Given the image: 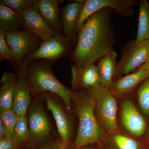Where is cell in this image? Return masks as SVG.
Returning <instances> with one entry per match:
<instances>
[{"label":"cell","mask_w":149,"mask_h":149,"mask_svg":"<svg viewBox=\"0 0 149 149\" xmlns=\"http://www.w3.org/2000/svg\"><path fill=\"white\" fill-rule=\"evenodd\" d=\"M4 37L14 54L16 66L36 50L42 42L37 35L24 30L4 33Z\"/></svg>","instance_id":"cell-8"},{"label":"cell","mask_w":149,"mask_h":149,"mask_svg":"<svg viewBox=\"0 0 149 149\" xmlns=\"http://www.w3.org/2000/svg\"><path fill=\"white\" fill-rule=\"evenodd\" d=\"M31 93L26 77L19 74L15 88L11 107L17 116H27L31 100Z\"/></svg>","instance_id":"cell-14"},{"label":"cell","mask_w":149,"mask_h":149,"mask_svg":"<svg viewBox=\"0 0 149 149\" xmlns=\"http://www.w3.org/2000/svg\"><path fill=\"white\" fill-rule=\"evenodd\" d=\"M82 149H93V148H83Z\"/></svg>","instance_id":"cell-34"},{"label":"cell","mask_w":149,"mask_h":149,"mask_svg":"<svg viewBox=\"0 0 149 149\" xmlns=\"http://www.w3.org/2000/svg\"><path fill=\"white\" fill-rule=\"evenodd\" d=\"M138 101L141 110L144 114L149 115V77L140 85L137 92Z\"/></svg>","instance_id":"cell-25"},{"label":"cell","mask_w":149,"mask_h":149,"mask_svg":"<svg viewBox=\"0 0 149 149\" xmlns=\"http://www.w3.org/2000/svg\"><path fill=\"white\" fill-rule=\"evenodd\" d=\"M77 41V35H61L43 41L36 50L24 58L19 64V74L25 75L28 64L34 61L44 60L52 63L62 58H70Z\"/></svg>","instance_id":"cell-4"},{"label":"cell","mask_w":149,"mask_h":149,"mask_svg":"<svg viewBox=\"0 0 149 149\" xmlns=\"http://www.w3.org/2000/svg\"><path fill=\"white\" fill-rule=\"evenodd\" d=\"M117 56L116 52L112 50L99 60L97 65L101 84L109 89L111 88L116 72Z\"/></svg>","instance_id":"cell-18"},{"label":"cell","mask_w":149,"mask_h":149,"mask_svg":"<svg viewBox=\"0 0 149 149\" xmlns=\"http://www.w3.org/2000/svg\"><path fill=\"white\" fill-rule=\"evenodd\" d=\"M63 1L62 0H37L35 5L45 22L61 34L63 29L59 6Z\"/></svg>","instance_id":"cell-17"},{"label":"cell","mask_w":149,"mask_h":149,"mask_svg":"<svg viewBox=\"0 0 149 149\" xmlns=\"http://www.w3.org/2000/svg\"><path fill=\"white\" fill-rule=\"evenodd\" d=\"M85 0L74 1L66 4L61 12V19L63 35H77V22L83 9Z\"/></svg>","instance_id":"cell-15"},{"label":"cell","mask_w":149,"mask_h":149,"mask_svg":"<svg viewBox=\"0 0 149 149\" xmlns=\"http://www.w3.org/2000/svg\"><path fill=\"white\" fill-rule=\"evenodd\" d=\"M71 69V86L74 91L88 90L101 84L98 69L95 64L83 66L73 64Z\"/></svg>","instance_id":"cell-12"},{"label":"cell","mask_w":149,"mask_h":149,"mask_svg":"<svg viewBox=\"0 0 149 149\" xmlns=\"http://www.w3.org/2000/svg\"><path fill=\"white\" fill-rule=\"evenodd\" d=\"M17 118V116L11 109H1L0 120L2 123L4 128V138H12Z\"/></svg>","instance_id":"cell-24"},{"label":"cell","mask_w":149,"mask_h":149,"mask_svg":"<svg viewBox=\"0 0 149 149\" xmlns=\"http://www.w3.org/2000/svg\"><path fill=\"white\" fill-rule=\"evenodd\" d=\"M148 143H149V128L148 130Z\"/></svg>","instance_id":"cell-32"},{"label":"cell","mask_w":149,"mask_h":149,"mask_svg":"<svg viewBox=\"0 0 149 149\" xmlns=\"http://www.w3.org/2000/svg\"><path fill=\"white\" fill-rule=\"evenodd\" d=\"M78 127L74 146L79 149L88 144L99 143L105 138V132L95 114L93 99L86 90L74 91Z\"/></svg>","instance_id":"cell-2"},{"label":"cell","mask_w":149,"mask_h":149,"mask_svg":"<svg viewBox=\"0 0 149 149\" xmlns=\"http://www.w3.org/2000/svg\"><path fill=\"white\" fill-rule=\"evenodd\" d=\"M45 100L47 109L52 114L57 131L61 139V143L65 148L72 134V125L68 116L48 93H42Z\"/></svg>","instance_id":"cell-13"},{"label":"cell","mask_w":149,"mask_h":149,"mask_svg":"<svg viewBox=\"0 0 149 149\" xmlns=\"http://www.w3.org/2000/svg\"><path fill=\"white\" fill-rule=\"evenodd\" d=\"M8 61L11 64L16 66L15 56L13 51L6 41L4 32L0 30V61Z\"/></svg>","instance_id":"cell-27"},{"label":"cell","mask_w":149,"mask_h":149,"mask_svg":"<svg viewBox=\"0 0 149 149\" xmlns=\"http://www.w3.org/2000/svg\"><path fill=\"white\" fill-rule=\"evenodd\" d=\"M24 21V30L37 35L42 42L61 34L45 22L36 5L30 7L20 13Z\"/></svg>","instance_id":"cell-9"},{"label":"cell","mask_w":149,"mask_h":149,"mask_svg":"<svg viewBox=\"0 0 149 149\" xmlns=\"http://www.w3.org/2000/svg\"><path fill=\"white\" fill-rule=\"evenodd\" d=\"M65 147L63 146L62 144L61 143V149H65Z\"/></svg>","instance_id":"cell-33"},{"label":"cell","mask_w":149,"mask_h":149,"mask_svg":"<svg viewBox=\"0 0 149 149\" xmlns=\"http://www.w3.org/2000/svg\"><path fill=\"white\" fill-rule=\"evenodd\" d=\"M49 62L34 61L28 64L25 76L30 86L31 93H49L58 96L70 109L74 91L65 87L55 76Z\"/></svg>","instance_id":"cell-3"},{"label":"cell","mask_w":149,"mask_h":149,"mask_svg":"<svg viewBox=\"0 0 149 149\" xmlns=\"http://www.w3.org/2000/svg\"><path fill=\"white\" fill-rule=\"evenodd\" d=\"M136 0H85L78 22L76 33L80 27L93 13L105 8L112 9L124 18L134 15L133 7L138 4Z\"/></svg>","instance_id":"cell-7"},{"label":"cell","mask_w":149,"mask_h":149,"mask_svg":"<svg viewBox=\"0 0 149 149\" xmlns=\"http://www.w3.org/2000/svg\"><path fill=\"white\" fill-rule=\"evenodd\" d=\"M30 137L37 143H42L50 136L49 121L43 109L37 104L30 107L28 118Z\"/></svg>","instance_id":"cell-10"},{"label":"cell","mask_w":149,"mask_h":149,"mask_svg":"<svg viewBox=\"0 0 149 149\" xmlns=\"http://www.w3.org/2000/svg\"><path fill=\"white\" fill-rule=\"evenodd\" d=\"M121 51L115 76L129 74L145 63L149 56V39L138 44H134V41L128 42Z\"/></svg>","instance_id":"cell-6"},{"label":"cell","mask_w":149,"mask_h":149,"mask_svg":"<svg viewBox=\"0 0 149 149\" xmlns=\"http://www.w3.org/2000/svg\"><path fill=\"white\" fill-rule=\"evenodd\" d=\"M17 76L13 72H5L1 79L0 109H11Z\"/></svg>","instance_id":"cell-20"},{"label":"cell","mask_w":149,"mask_h":149,"mask_svg":"<svg viewBox=\"0 0 149 149\" xmlns=\"http://www.w3.org/2000/svg\"><path fill=\"white\" fill-rule=\"evenodd\" d=\"M114 11L110 8L100 10L81 25L77 31L75 49L70 57L73 64H94L113 50L115 37L111 16Z\"/></svg>","instance_id":"cell-1"},{"label":"cell","mask_w":149,"mask_h":149,"mask_svg":"<svg viewBox=\"0 0 149 149\" xmlns=\"http://www.w3.org/2000/svg\"><path fill=\"white\" fill-rule=\"evenodd\" d=\"M37 0H1L0 5L7 7L20 13L23 11L35 6Z\"/></svg>","instance_id":"cell-26"},{"label":"cell","mask_w":149,"mask_h":149,"mask_svg":"<svg viewBox=\"0 0 149 149\" xmlns=\"http://www.w3.org/2000/svg\"><path fill=\"white\" fill-rule=\"evenodd\" d=\"M120 119L125 130L135 137H141L146 131V120L130 99L125 100L123 103Z\"/></svg>","instance_id":"cell-11"},{"label":"cell","mask_w":149,"mask_h":149,"mask_svg":"<svg viewBox=\"0 0 149 149\" xmlns=\"http://www.w3.org/2000/svg\"><path fill=\"white\" fill-rule=\"evenodd\" d=\"M24 30V21L20 13L0 5V30L4 33Z\"/></svg>","instance_id":"cell-19"},{"label":"cell","mask_w":149,"mask_h":149,"mask_svg":"<svg viewBox=\"0 0 149 149\" xmlns=\"http://www.w3.org/2000/svg\"><path fill=\"white\" fill-rule=\"evenodd\" d=\"M141 67L143 68L144 69L146 70L149 73V56L148 59L146 61Z\"/></svg>","instance_id":"cell-31"},{"label":"cell","mask_w":149,"mask_h":149,"mask_svg":"<svg viewBox=\"0 0 149 149\" xmlns=\"http://www.w3.org/2000/svg\"><path fill=\"white\" fill-rule=\"evenodd\" d=\"M30 137L27 116H17L12 138L18 145L26 143Z\"/></svg>","instance_id":"cell-23"},{"label":"cell","mask_w":149,"mask_h":149,"mask_svg":"<svg viewBox=\"0 0 149 149\" xmlns=\"http://www.w3.org/2000/svg\"><path fill=\"white\" fill-rule=\"evenodd\" d=\"M5 137V130L2 123L0 120V139Z\"/></svg>","instance_id":"cell-30"},{"label":"cell","mask_w":149,"mask_h":149,"mask_svg":"<svg viewBox=\"0 0 149 149\" xmlns=\"http://www.w3.org/2000/svg\"><path fill=\"white\" fill-rule=\"evenodd\" d=\"M41 149H61V143L55 142H50L43 146Z\"/></svg>","instance_id":"cell-29"},{"label":"cell","mask_w":149,"mask_h":149,"mask_svg":"<svg viewBox=\"0 0 149 149\" xmlns=\"http://www.w3.org/2000/svg\"><path fill=\"white\" fill-rule=\"evenodd\" d=\"M18 145L12 138H4L0 140V149H15Z\"/></svg>","instance_id":"cell-28"},{"label":"cell","mask_w":149,"mask_h":149,"mask_svg":"<svg viewBox=\"0 0 149 149\" xmlns=\"http://www.w3.org/2000/svg\"><path fill=\"white\" fill-rule=\"evenodd\" d=\"M149 39V2L141 0L139 2V23L134 44H138Z\"/></svg>","instance_id":"cell-21"},{"label":"cell","mask_w":149,"mask_h":149,"mask_svg":"<svg viewBox=\"0 0 149 149\" xmlns=\"http://www.w3.org/2000/svg\"><path fill=\"white\" fill-rule=\"evenodd\" d=\"M113 146L115 149H144L139 142L117 131L109 133Z\"/></svg>","instance_id":"cell-22"},{"label":"cell","mask_w":149,"mask_h":149,"mask_svg":"<svg viewBox=\"0 0 149 149\" xmlns=\"http://www.w3.org/2000/svg\"><path fill=\"white\" fill-rule=\"evenodd\" d=\"M93 99L100 122L109 133L117 131V104L110 89L101 84L86 90Z\"/></svg>","instance_id":"cell-5"},{"label":"cell","mask_w":149,"mask_h":149,"mask_svg":"<svg viewBox=\"0 0 149 149\" xmlns=\"http://www.w3.org/2000/svg\"><path fill=\"white\" fill-rule=\"evenodd\" d=\"M149 77V73L142 67L125 74L113 82L110 90L114 95H121L129 93Z\"/></svg>","instance_id":"cell-16"}]
</instances>
